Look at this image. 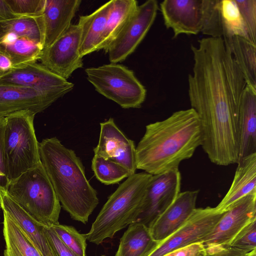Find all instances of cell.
<instances>
[{
	"mask_svg": "<svg viewBox=\"0 0 256 256\" xmlns=\"http://www.w3.org/2000/svg\"><path fill=\"white\" fill-rule=\"evenodd\" d=\"M191 44L194 64L188 93L200 124L202 147L210 162L227 166L238 160V118L246 85L222 38H204Z\"/></svg>",
	"mask_w": 256,
	"mask_h": 256,
	"instance_id": "cell-1",
	"label": "cell"
},
{
	"mask_svg": "<svg viewBox=\"0 0 256 256\" xmlns=\"http://www.w3.org/2000/svg\"><path fill=\"white\" fill-rule=\"evenodd\" d=\"M200 122L192 108L180 110L168 118L146 126L136 147V169L152 175L178 169L201 146Z\"/></svg>",
	"mask_w": 256,
	"mask_h": 256,
	"instance_id": "cell-2",
	"label": "cell"
},
{
	"mask_svg": "<svg viewBox=\"0 0 256 256\" xmlns=\"http://www.w3.org/2000/svg\"><path fill=\"white\" fill-rule=\"evenodd\" d=\"M39 152L61 206L73 220L86 223L99 200L80 159L56 137L42 140Z\"/></svg>",
	"mask_w": 256,
	"mask_h": 256,
	"instance_id": "cell-3",
	"label": "cell"
},
{
	"mask_svg": "<svg viewBox=\"0 0 256 256\" xmlns=\"http://www.w3.org/2000/svg\"><path fill=\"white\" fill-rule=\"evenodd\" d=\"M152 176L146 172L135 173L120 185L108 198L86 234L88 242L100 244L138 222Z\"/></svg>",
	"mask_w": 256,
	"mask_h": 256,
	"instance_id": "cell-4",
	"label": "cell"
},
{
	"mask_svg": "<svg viewBox=\"0 0 256 256\" xmlns=\"http://www.w3.org/2000/svg\"><path fill=\"white\" fill-rule=\"evenodd\" d=\"M6 191L26 212L46 226L59 224L61 205L42 162L10 182Z\"/></svg>",
	"mask_w": 256,
	"mask_h": 256,
	"instance_id": "cell-5",
	"label": "cell"
},
{
	"mask_svg": "<svg viewBox=\"0 0 256 256\" xmlns=\"http://www.w3.org/2000/svg\"><path fill=\"white\" fill-rule=\"evenodd\" d=\"M35 116L30 110H22L5 117L4 160L10 182L42 162L34 125Z\"/></svg>",
	"mask_w": 256,
	"mask_h": 256,
	"instance_id": "cell-6",
	"label": "cell"
},
{
	"mask_svg": "<svg viewBox=\"0 0 256 256\" xmlns=\"http://www.w3.org/2000/svg\"><path fill=\"white\" fill-rule=\"evenodd\" d=\"M85 72L96 90L124 108H140L146 99L145 87L124 65L110 62Z\"/></svg>",
	"mask_w": 256,
	"mask_h": 256,
	"instance_id": "cell-7",
	"label": "cell"
},
{
	"mask_svg": "<svg viewBox=\"0 0 256 256\" xmlns=\"http://www.w3.org/2000/svg\"><path fill=\"white\" fill-rule=\"evenodd\" d=\"M256 220L254 192L243 197L230 206L202 242L208 252L227 248L238 233Z\"/></svg>",
	"mask_w": 256,
	"mask_h": 256,
	"instance_id": "cell-8",
	"label": "cell"
},
{
	"mask_svg": "<svg viewBox=\"0 0 256 256\" xmlns=\"http://www.w3.org/2000/svg\"><path fill=\"white\" fill-rule=\"evenodd\" d=\"M158 10V4L156 0H148L138 6L106 51L110 62H123L134 52L152 26Z\"/></svg>",
	"mask_w": 256,
	"mask_h": 256,
	"instance_id": "cell-9",
	"label": "cell"
},
{
	"mask_svg": "<svg viewBox=\"0 0 256 256\" xmlns=\"http://www.w3.org/2000/svg\"><path fill=\"white\" fill-rule=\"evenodd\" d=\"M224 213L218 212L214 208L210 206L196 208L178 229L160 242L148 256H163L177 249L202 242Z\"/></svg>",
	"mask_w": 256,
	"mask_h": 256,
	"instance_id": "cell-10",
	"label": "cell"
},
{
	"mask_svg": "<svg viewBox=\"0 0 256 256\" xmlns=\"http://www.w3.org/2000/svg\"><path fill=\"white\" fill-rule=\"evenodd\" d=\"M80 31L78 24L68 28L50 46L42 50L41 64L50 71L67 80L76 70L82 68L80 54Z\"/></svg>",
	"mask_w": 256,
	"mask_h": 256,
	"instance_id": "cell-11",
	"label": "cell"
},
{
	"mask_svg": "<svg viewBox=\"0 0 256 256\" xmlns=\"http://www.w3.org/2000/svg\"><path fill=\"white\" fill-rule=\"evenodd\" d=\"M181 180L178 169L152 175L137 222L148 227L175 200L180 192Z\"/></svg>",
	"mask_w": 256,
	"mask_h": 256,
	"instance_id": "cell-12",
	"label": "cell"
},
{
	"mask_svg": "<svg viewBox=\"0 0 256 256\" xmlns=\"http://www.w3.org/2000/svg\"><path fill=\"white\" fill-rule=\"evenodd\" d=\"M0 82L29 87L60 98L74 87L73 83L37 62L14 68L10 73L0 78Z\"/></svg>",
	"mask_w": 256,
	"mask_h": 256,
	"instance_id": "cell-13",
	"label": "cell"
},
{
	"mask_svg": "<svg viewBox=\"0 0 256 256\" xmlns=\"http://www.w3.org/2000/svg\"><path fill=\"white\" fill-rule=\"evenodd\" d=\"M94 152V156L122 166L130 175L135 174L136 166L134 142L125 136L112 118L100 123L99 140Z\"/></svg>",
	"mask_w": 256,
	"mask_h": 256,
	"instance_id": "cell-14",
	"label": "cell"
},
{
	"mask_svg": "<svg viewBox=\"0 0 256 256\" xmlns=\"http://www.w3.org/2000/svg\"><path fill=\"white\" fill-rule=\"evenodd\" d=\"M60 98L33 88L0 82V117L22 110H29L36 114Z\"/></svg>",
	"mask_w": 256,
	"mask_h": 256,
	"instance_id": "cell-15",
	"label": "cell"
},
{
	"mask_svg": "<svg viewBox=\"0 0 256 256\" xmlns=\"http://www.w3.org/2000/svg\"><path fill=\"white\" fill-rule=\"evenodd\" d=\"M202 6V0H164L160 4L164 24L172 30L174 38L201 32Z\"/></svg>",
	"mask_w": 256,
	"mask_h": 256,
	"instance_id": "cell-16",
	"label": "cell"
},
{
	"mask_svg": "<svg viewBox=\"0 0 256 256\" xmlns=\"http://www.w3.org/2000/svg\"><path fill=\"white\" fill-rule=\"evenodd\" d=\"M199 190L180 192L173 202L148 228L158 244L178 229L196 208Z\"/></svg>",
	"mask_w": 256,
	"mask_h": 256,
	"instance_id": "cell-17",
	"label": "cell"
},
{
	"mask_svg": "<svg viewBox=\"0 0 256 256\" xmlns=\"http://www.w3.org/2000/svg\"><path fill=\"white\" fill-rule=\"evenodd\" d=\"M0 207L19 227L42 256H56L48 241L46 226L26 212L6 190H0Z\"/></svg>",
	"mask_w": 256,
	"mask_h": 256,
	"instance_id": "cell-18",
	"label": "cell"
},
{
	"mask_svg": "<svg viewBox=\"0 0 256 256\" xmlns=\"http://www.w3.org/2000/svg\"><path fill=\"white\" fill-rule=\"evenodd\" d=\"M81 2L80 0H46L42 14L44 48L50 46L68 28Z\"/></svg>",
	"mask_w": 256,
	"mask_h": 256,
	"instance_id": "cell-19",
	"label": "cell"
},
{
	"mask_svg": "<svg viewBox=\"0 0 256 256\" xmlns=\"http://www.w3.org/2000/svg\"><path fill=\"white\" fill-rule=\"evenodd\" d=\"M238 159L256 153V90L246 85L238 118Z\"/></svg>",
	"mask_w": 256,
	"mask_h": 256,
	"instance_id": "cell-20",
	"label": "cell"
},
{
	"mask_svg": "<svg viewBox=\"0 0 256 256\" xmlns=\"http://www.w3.org/2000/svg\"><path fill=\"white\" fill-rule=\"evenodd\" d=\"M230 186L225 196L214 207L223 213L243 197L256 192V153L238 159Z\"/></svg>",
	"mask_w": 256,
	"mask_h": 256,
	"instance_id": "cell-21",
	"label": "cell"
},
{
	"mask_svg": "<svg viewBox=\"0 0 256 256\" xmlns=\"http://www.w3.org/2000/svg\"><path fill=\"white\" fill-rule=\"evenodd\" d=\"M113 4L114 0H110L92 14L80 16L78 24L80 31V54L82 58L100 50L107 18Z\"/></svg>",
	"mask_w": 256,
	"mask_h": 256,
	"instance_id": "cell-22",
	"label": "cell"
},
{
	"mask_svg": "<svg viewBox=\"0 0 256 256\" xmlns=\"http://www.w3.org/2000/svg\"><path fill=\"white\" fill-rule=\"evenodd\" d=\"M145 224L136 222L129 225L120 240L114 256H148L158 246Z\"/></svg>",
	"mask_w": 256,
	"mask_h": 256,
	"instance_id": "cell-23",
	"label": "cell"
},
{
	"mask_svg": "<svg viewBox=\"0 0 256 256\" xmlns=\"http://www.w3.org/2000/svg\"><path fill=\"white\" fill-rule=\"evenodd\" d=\"M44 48L40 44L12 34L0 40V52L11 60L14 68L40 60Z\"/></svg>",
	"mask_w": 256,
	"mask_h": 256,
	"instance_id": "cell-24",
	"label": "cell"
},
{
	"mask_svg": "<svg viewBox=\"0 0 256 256\" xmlns=\"http://www.w3.org/2000/svg\"><path fill=\"white\" fill-rule=\"evenodd\" d=\"M222 38L230 48L246 85L256 90V46L238 36Z\"/></svg>",
	"mask_w": 256,
	"mask_h": 256,
	"instance_id": "cell-25",
	"label": "cell"
},
{
	"mask_svg": "<svg viewBox=\"0 0 256 256\" xmlns=\"http://www.w3.org/2000/svg\"><path fill=\"white\" fill-rule=\"evenodd\" d=\"M138 6L136 0H114L107 18L100 50L105 52L129 20Z\"/></svg>",
	"mask_w": 256,
	"mask_h": 256,
	"instance_id": "cell-26",
	"label": "cell"
},
{
	"mask_svg": "<svg viewBox=\"0 0 256 256\" xmlns=\"http://www.w3.org/2000/svg\"><path fill=\"white\" fill-rule=\"evenodd\" d=\"M9 34L28 38L40 44L44 48V29L42 15L21 16L0 22V40Z\"/></svg>",
	"mask_w": 256,
	"mask_h": 256,
	"instance_id": "cell-27",
	"label": "cell"
},
{
	"mask_svg": "<svg viewBox=\"0 0 256 256\" xmlns=\"http://www.w3.org/2000/svg\"><path fill=\"white\" fill-rule=\"evenodd\" d=\"M4 256H42L16 224L3 212Z\"/></svg>",
	"mask_w": 256,
	"mask_h": 256,
	"instance_id": "cell-28",
	"label": "cell"
},
{
	"mask_svg": "<svg viewBox=\"0 0 256 256\" xmlns=\"http://www.w3.org/2000/svg\"><path fill=\"white\" fill-rule=\"evenodd\" d=\"M220 12L222 38L238 36L250 42L245 24L234 0H220Z\"/></svg>",
	"mask_w": 256,
	"mask_h": 256,
	"instance_id": "cell-29",
	"label": "cell"
},
{
	"mask_svg": "<svg viewBox=\"0 0 256 256\" xmlns=\"http://www.w3.org/2000/svg\"><path fill=\"white\" fill-rule=\"evenodd\" d=\"M91 168L96 179L106 185L118 184L130 175L122 166L97 156H94Z\"/></svg>",
	"mask_w": 256,
	"mask_h": 256,
	"instance_id": "cell-30",
	"label": "cell"
},
{
	"mask_svg": "<svg viewBox=\"0 0 256 256\" xmlns=\"http://www.w3.org/2000/svg\"><path fill=\"white\" fill-rule=\"evenodd\" d=\"M221 0H202L201 32L211 38H222Z\"/></svg>",
	"mask_w": 256,
	"mask_h": 256,
	"instance_id": "cell-31",
	"label": "cell"
},
{
	"mask_svg": "<svg viewBox=\"0 0 256 256\" xmlns=\"http://www.w3.org/2000/svg\"><path fill=\"white\" fill-rule=\"evenodd\" d=\"M62 242L78 256H86V234L79 233L72 226L58 224L51 226Z\"/></svg>",
	"mask_w": 256,
	"mask_h": 256,
	"instance_id": "cell-32",
	"label": "cell"
},
{
	"mask_svg": "<svg viewBox=\"0 0 256 256\" xmlns=\"http://www.w3.org/2000/svg\"><path fill=\"white\" fill-rule=\"evenodd\" d=\"M10 10L18 16H42L46 0H6Z\"/></svg>",
	"mask_w": 256,
	"mask_h": 256,
	"instance_id": "cell-33",
	"label": "cell"
},
{
	"mask_svg": "<svg viewBox=\"0 0 256 256\" xmlns=\"http://www.w3.org/2000/svg\"><path fill=\"white\" fill-rule=\"evenodd\" d=\"M245 24L250 42L256 46V0H234Z\"/></svg>",
	"mask_w": 256,
	"mask_h": 256,
	"instance_id": "cell-34",
	"label": "cell"
},
{
	"mask_svg": "<svg viewBox=\"0 0 256 256\" xmlns=\"http://www.w3.org/2000/svg\"><path fill=\"white\" fill-rule=\"evenodd\" d=\"M228 248H237L247 252L256 250V220L240 231Z\"/></svg>",
	"mask_w": 256,
	"mask_h": 256,
	"instance_id": "cell-35",
	"label": "cell"
},
{
	"mask_svg": "<svg viewBox=\"0 0 256 256\" xmlns=\"http://www.w3.org/2000/svg\"><path fill=\"white\" fill-rule=\"evenodd\" d=\"M4 126L5 117H0V190H6L10 182L8 178L4 160Z\"/></svg>",
	"mask_w": 256,
	"mask_h": 256,
	"instance_id": "cell-36",
	"label": "cell"
},
{
	"mask_svg": "<svg viewBox=\"0 0 256 256\" xmlns=\"http://www.w3.org/2000/svg\"><path fill=\"white\" fill-rule=\"evenodd\" d=\"M46 233L56 256H78L62 242L51 227L46 228Z\"/></svg>",
	"mask_w": 256,
	"mask_h": 256,
	"instance_id": "cell-37",
	"label": "cell"
},
{
	"mask_svg": "<svg viewBox=\"0 0 256 256\" xmlns=\"http://www.w3.org/2000/svg\"><path fill=\"white\" fill-rule=\"evenodd\" d=\"M208 252L202 242H197L177 249L163 256H204Z\"/></svg>",
	"mask_w": 256,
	"mask_h": 256,
	"instance_id": "cell-38",
	"label": "cell"
},
{
	"mask_svg": "<svg viewBox=\"0 0 256 256\" xmlns=\"http://www.w3.org/2000/svg\"><path fill=\"white\" fill-rule=\"evenodd\" d=\"M252 252H247L237 248H227L218 251L208 252L204 256H248Z\"/></svg>",
	"mask_w": 256,
	"mask_h": 256,
	"instance_id": "cell-39",
	"label": "cell"
},
{
	"mask_svg": "<svg viewBox=\"0 0 256 256\" xmlns=\"http://www.w3.org/2000/svg\"><path fill=\"white\" fill-rule=\"evenodd\" d=\"M10 10L6 0H0V22L18 18Z\"/></svg>",
	"mask_w": 256,
	"mask_h": 256,
	"instance_id": "cell-40",
	"label": "cell"
},
{
	"mask_svg": "<svg viewBox=\"0 0 256 256\" xmlns=\"http://www.w3.org/2000/svg\"><path fill=\"white\" fill-rule=\"evenodd\" d=\"M14 68L10 59L0 52V78L10 73Z\"/></svg>",
	"mask_w": 256,
	"mask_h": 256,
	"instance_id": "cell-41",
	"label": "cell"
},
{
	"mask_svg": "<svg viewBox=\"0 0 256 256\" xmlns=\"http://www.w3.org/2000/svg\"><path fill=\"white\" fill-rule=\"evenodd\" d=\"M248 256H256V250L252 252Z\"/></svg>",
	"mask_w": 256,
	"mask_h": 256,
	"instance_id": "cell-42",
	"label": "cell"
},
{
	"mask_svg": "<svg viewBox=\"0 0 256 256\" xmlns=\"http://www.w3.org/2000/svg\"></svg>",
	"mask_w": 256,
	"mask_h": 256,
	"instance_id": "cell-43",
	"label": "cell"
},
{
	"mask_svg": "<svg viewBox=\"0 0 256 256\" xmlns=\"http://www.w3.org/2000/svg\"></svg>",
	"mask_w": 256,
	"mask_h": 256,
	"instance_id": "cell-44",
	"label": "cell"
}]
</instances>
